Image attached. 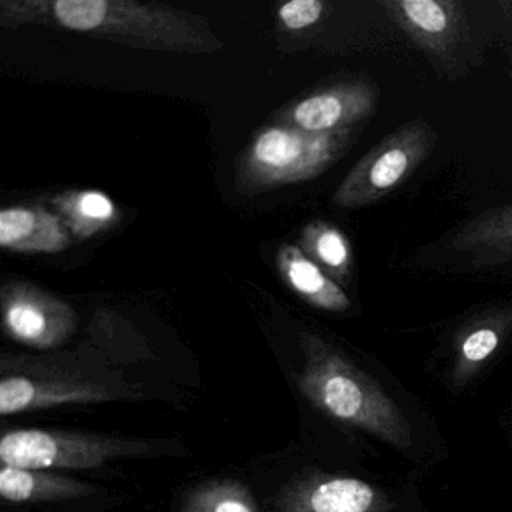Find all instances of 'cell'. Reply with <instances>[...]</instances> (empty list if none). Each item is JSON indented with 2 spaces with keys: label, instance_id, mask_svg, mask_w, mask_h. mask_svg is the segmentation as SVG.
<instances>
[{
  "label": "cell",
  "instance_id": "cell-6",
  "mask_svg": "<svg viewBox=\"0 0 512 512\" xmlns=\"http://www.w3.org/2000/svg\"><path fill=\"white\" fill-rule=\"evenodd\" d=\"M157 452L146 440L80 431L11 430L0 440V460L23 469H95L125 457Z\"/></svg>",
  "mask_w": 512,
  "mask_h": 512
},
{
  "label": "cell",
  "instance_id": "cell-14",
  "mask_svg": "<svg viewBox=\"0 0 512 512\" xmlns=\"http://www.w3.org/2000/svg\"><path fill=\"white\" fill-rule=\"evenodd\" d=\"M277 266L287 286L311 307L344 313L352 305L343 287L308 259L301 248L283 245L278 250Z\"/></svg>",
  "mask_w": 512,
  "mask_h": 512
},
{
  "label": "cell",
  "instance_id": "cell-10",
  "mask_svg": "<svg viewBox=\"0 0 512 512\" xmlns=\"http://www.w3.org/2000/svg\"><path fill=\"white\" fill-rule=\"evenodd\" d=\"M380 7L433 59H448L466 29V14L454 0H385Z\"/></svg>",
  "mask_w": 512,
  "mask_h": 512
},
{
  "label": "cell",
  "instance_id": "cell-1",
  "mask_svg": "<svg viewBox=\"0 0 512 512\" xmlns=\"http://www.w3.org/2000/svg\"><path fill=\"white\" fill-rule=\"evenodd\" d=\"M2 28L44 26L140 50L206 55L224 47L206 17L136 0H0Z\"/></svg>",
  "mask_w": 512,
  "mask_h": 512
},
{
  "label": "cell",
  "instance_id": "cell-11",
  "mask_svg": "<svg viewBox=\"0 0 512 512\" xmlns=\"http://www.w3.org/2000/svg\"><path fill=\"white\" fill-rule=\"evenodd\" d=\"M449 250L469 257L475 268L512 263V203L487 209L464 223L449 239Z\"/></svg>",
  "mask_w": 512,
  "mask_h": 512
},
{
  "label": "cell",
  "instance_id": "cell-4",
  "mask_svg": "<svg viewBox=\"0 0 512 512\" xmlns=\"http://www.w3.org/2000/svg\"><path fill=\"white\" fill-rule=\"evenodd\" d=\"M359 130L308 133L280 124L257 131L236 163V190L257 194L307 182L331 169L355 142Z\"/></svg>",
  "mask_w": 512,
  "mask_h": 512
},
{
  "label": "cell",
  "instance_id": "cell-7",
  "mask_svg": "<svg viewBox=\"0 0 512 512\" xmlns=\"http://www.w3.org/2000/svg\"><path fill=\"white\" fill-rule=\"evenodd\" d=\"M0 305L8 337L34 349L62 346L79 323L70 304L25 281L5 284L0 292Z\"/></svg>",
  "mask_w": 512,
  "mask_h": 512
},
{
  "label": "cell",
  "instance_id": "cell-16",
  "mask_svg": "<svg viewBox=\"0 0 512 512\" xmlns=\"http://www.w3.org/2000/svg\"><path fill=\"white\" fill-rule=\"evenodd\" d=\"M301 250L335 283H349L352 278L353 250L347 236L334 224L314 221L305 227Z\"/></svg>",
  "mask_w": 512,
  "mask_h": 512
},
{
  "label": "cell",
  "instance_id": "cell-5",
  "mask_svg": "<svg viewBox=\"0 0 512 512\" xmlns=\"http://www.w3.org/2000/svg\"><path fill=\"white\" fill-rule=\"evenodd\" d=\"M437 140L439 134L424 119L400 125L352 167L335 190L332 203L359 209L380 202L430 158Z\"/></svg>",
  "mask_w": 512,
  "mask_h": 512
},
{
  "label": "cell",
  "instance_id": "cell-13",
  "mask_svg": "<svg viewBox=\"0 0 512 512\" xmlns=\"http://www.w3.org/2000/svg\"><path fill=\"white\" fill-rule=\"evenodd\" d=\"M511 328V310L490 311L467 323L457 335L452 382L460 388L467 385L502 346Z\"/></svg>",
  "mask_w": 512,
  "mask_h": 512
},
{
  "label": "cell",
  "instance_id": "cell-9",
  "mask_svg": "<svg viewBox=\"0 0 512 512\" xmlns=\"http://www.w3.org/2000/svg\"><path fill=\"white\" fill-rule=\"evenodd\" d=\"M377 101L379 94L368 83H340L298 101L281 122L317 134L358 130L376 113Z\"/></svg>",
  "mask_w": 512,
  "mask_h": 512
},
{
  "label": "cell",
  "instance_id": "cell-15",
  "mask_svg": "<svg viewBox=\"0 0 512 512\" xmlns=\"http://www.w3.org/2000/svg\"><path fill=\"white\" fill-rule=\"evenodd\" d=\"M94 493V485L62 475L56 470L23 469L5 464L0 469V494L8 502H58L80 499Z\"/></svg>",
  "mask_w": 512,
  "mask_h": 512
},
{
  "label": "cell",
  "instance_id": "cell-17",
  "mask_svg": "<svg viewBox=\"0 0 512 512\" xmlns=\"http://www.w3.org/2000/svg\"><path fill=\"white\" fill-rule=\"evenodd\" d=\"M55 208L68 230L79 238H91L115 220L112 200L100 191H74L55 199Z\"/></svg>",
  "mask_w": 512,
  "mask_h": 512
},
{
  "label": "cell",
  "instance_id": "cell-2",
  "mask_svg": "<svg viewBox=\"0 0 512 512\" xmlns=\"http://www.w3.org/2000/svg\"><path fill=\"white\" fill-rule=\"evenodd\" d=\"M301 347L304 367L296 383L313 406L398 451L412 446V425L373 377L317 335L304 332Z\"/></svg>",
  "mask_w": 512,
  "mask_h": 512
},
{
  "label": "cell",
  "instance_id": "cell-3",
  "mask_svg": "<svg viewBox=\"0 0 512 512\" xmlns=\"http://www.w3.org/2000/svg\"><path fill=\"white\" fill-rule=\"evenodd\" d=\"M137 397L139 388L118 373L49 358L4 355L0 359V413L4 416Z\"/></svg>",
  "mask_w": 512,
  "mask_h": 512
},
{
  "label": "cell",
  "instance_id": "cell-19",
  "mask_svg": "<svg viewBox=\"0 0 512 512\" xmlns=\"http://www.w3.org/2000/svg\"><path fill=\"white\" fill-rule=\"evenodd\" d=\"M325 4L320 0H292L278 11L283 25L292 31L310 28L322 19Z\"/></svg>",
  "mask_w": 512,
  "mask_h": 512
},
{
  "label": "cell",
  "instance_id": "cell-8",
  "mask_svg": "<svg viewBox=\"0 0 512 512\" xmlns=\"http://www.w3.org/2000/svg\"><path fill=\"white\" fill-rule=\"evenodd\" d=\"M278 512H394L380 488L352 476L316 472L289 485L278 499Z\"/></svg>",
  "mask_w": 512,
  "mask_h": 512
},
{
  "label": "cell",
  "instance_id": "cell-12",
  "mask_svg": "<svg viewBox=\"0 0 512 512\" xmlns=\"http://www.w3.org/2000/svg\"><path fill=\"white\" fill-rule=\"evenodd\" d=\"M0 245L16 253H61L71 245L70 230L44 208L11 206L0 212Z\"/></svg>",
  "mask_w": 512,
  "mask_h": 512
},
{
  "label": "cell",
  "instance_id": "cell-18",
  "mask_svg": "<svg viewBox=\"0 0 512 512\" xmlns=\"http://www.w3.org/2000/svg\"><path fill=\"white\" fill-rule=\"evenodd\" d=\"M181 512H260V509L247 485L235 479H214L191 490Z\"/></svg>",
  "mask_w": 512,
  "mask_h": 512
}]
</instances>
